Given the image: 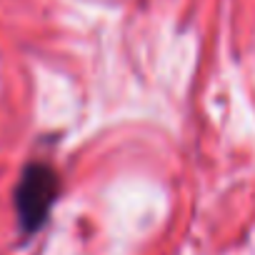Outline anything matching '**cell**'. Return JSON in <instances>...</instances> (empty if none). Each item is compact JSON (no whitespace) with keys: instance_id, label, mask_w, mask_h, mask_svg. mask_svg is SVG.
I'll use <instances>...</instances> for the list:
<instances>
[{"instance_id":"6da1fadb","label":"cell","mask_w":255,"mask_h":255,"mask_svg":"<svg viewBox=\"0 0 255 255\" xmlns=\"http://www.w3.org/2000/svg\"><path fill=\"white\" fill-rule=\"evenodd\" d=\"M58 198L60 175L50 163L30 160L28 165H23L18 183L13 188V208L23 238H33L48 225Z\"/></svg>"}]
</instances>
